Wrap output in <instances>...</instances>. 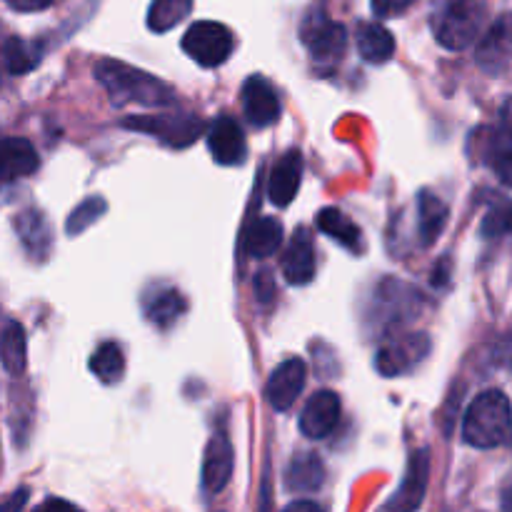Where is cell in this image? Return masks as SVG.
Instances as JSON below:
<instances>
[{
  "label": "cell",
  "mask_w": 512,
  "mask_h": 512,
  "mask_svg": "<svg viewBox=\"0 0 512 512\" xmlns=\"http://www.w3.org/2000/svg\"><path fill=\"white\" fill-rule=\"evenodd\" d=\"M40 55L33 43H25L18 35H8L3 43V73L25 75L38 65Z\"/></svg>",
  "instance_id": "83f0119b"
},
{
  "label": "cell",
  "mask_w": 512,
  "mask_h": 512,
  "mask_svg": "<svg viewBox=\"0 0 512 512\" xmlns=\"http://www.w3.org/2000/svg\"><path fill=\"white\" fill-rule=\"evenodd\" d=\"M283 275L290 285H308L315 278V243L308 228H298L283 255Z\"/></svg>",
  "instance_id": "4fadbf2b"
},
{
  "label": "cell",
  "mask_w": 512,
  "mask_h": 512,
  "mask_svg": "<svg viewBox=\"0 0 512 512\" xmlns=\"http://www.w3.org/2000/svg\"><path fill=\"white\" fill-rule=\"evenodd\" d=\"M95 78L108 90L110 103L115 108H123V105L168 108L175 103V90L168 83L120 60H100L95 65Z\"/></svg>",
  "instance_id": "6da1fadb"
},
{
  "label": "cell",
  "mask_w": 512,
  "mask_h": 512,
  "mask_svg": "<svg viewBox=\"0 0 512 512\" xmlns=\"http://www.w3.org/2000/svg\"><path fill=\"white\" fill-rule=\"evenodd\" d=\"M428 473H430V460L428 450H418V453L410 455L408 473H405L403 485L398 488V493L383 505L380 512H415L420 508L425 498V488H428Z\"/></svg>",
  "instance_id": "8fae6325"
},
{
  "label": "cell",
  "mask_w": 512,
  "mask_h": 512,
  "mask_svg": "<svg viewBox=\"0 0 512 512\" xmlns=\"http://www.w3.org/2000/svg\"><path fill=\"white\" fill-rule=\"evenodd\" d=\"M143 310L148 323H153L155 328L160 330H168L183 318L185 310H188V300H185L175 288H160L153 290V293L145 298Z\"/></svg>",
  "instance_id": "ac0fdd59"
},
{
  "label": "cell",
  "mask_w": 512,
  "mask_h": 512,
  "mask_svg": "<svg viewBox=\"0 0 512 512\" xmlns=\"http://www.w3.org/2000/svg\"><path fill=\"white\" fill-rule=\"evenodd\" d=\"M300 183H303V155H300V150H288L273 165V173H270L268 183V198L278 208H285V205H290L295 200Z\"/></svg>",
  "instance_id": "2e32d148"
},
{
  "label": "cell",
  "mask_w": 512,
  "mask_h": 512,
  "mask_svg": "<svg viewBox=\"0 0 512 512\" xmlns=\"http://www.w3.org/2000/svg\"><path fill=\"white\" fill-rule=\"evenodd\" d=\"M283 245V223L278 218H258L245 235V250L250 258H270Z\"/></svg>",
  "instance_id": "cb8c5ba5"
},
{
  "label": "cell",
  "mask_w": 512,
  "mask_h": 512,
  "mask_svg": "<svg viewBox=\"0 0 512 512\" xmlns=\"http://www.w3.org/2000/svg\"><path fill=\"white\" fill-rule=\"evenodd\" d=\"M325 483V468L323 460L315 453H300L290 460L288 470H285V485L293 493H315L323 488Z\"/></svg>",
  "instance_id": "44dd1931"
},
{
  "label": "cell",
  "mask_w": 512,
  "mask_h": 512,
  "mask_svg": "<svg viewBox=\"0 0 512 512\" xmlns=\"http://www.w3.org/2000/svg\"><path fill=\"white\" fill-rule=\"evenodd\" d=\"M50 3H53V0H8L10 8L15 10H43L48 8Z\"/></svg>",
  "instance_id": "836d02e7"
},
{
  "label": "cell",
  "mask_w": 512,
  "mask_h": 512,
  "mask_svg": "<svg viewBox=\"0 0 512 512\" xmlns=\"http://www.w3.org/2000/svg\"><path fill=\"white\" fill-rule=\"evenodd\" d=\"M5 38H8V35L3 33V28H0V73H3V43H5Z\"/></svg>",
  "instance_id": "74e56055"
},
{
  "label": "cell",
  "mask_w": 512,
  "mask_h": 512,
  "mask_svg": "<svg viewBox=\"0 0 512 512\" xmlns=\"http://www.w3.org/2000/svg\"><path fill=\"white\" fill-rule=\"evenodd\" d=\"M478 65L488 75L498 78L510 65V18L508 13L500 15L493 28L485 33L478 45Z\"/></svg>",
  "instance_id": "9a60e30c"
},
{
  "label": "cell",
  "mask_w": 512,
  "mask_h": 512,
  "mask_svg": "<svg viewBox=\"0 0 512 512\" xmlns=\"http://www.w3.org/2000/svg\"><path fill=\"white\" fill-rule=\"evenodd\" d=\"M283 512H323V508L318 503H313V500H295Z\"/></svg>",
  "instance_id": "d590c367"
},
{
  "label": "cell",
  "mask_w": 512,
  "mask_h": 512,
  "mask_svg": "<svg viewBox=\"0 0 512 512\" xmlns=\"http://www.w3.org/2000/svg\"><path fill=\"white\" fill-rule=\"evenodd\" d=\"M0 363L8 370V375H23L28 368V343H25V330L20 323H8L0 333Z\"/></svg>",
  "instance_id": "d4e9b609"
},
{
  "label": "cell",
  "mask_w": 512,
  "mask_h": 512,
  "mask_svg": "<svg viewBox=\"0 0 512 512\" xmlns=\"http://www.w3.org/2000/svg\"><path fill=\"white\" fill-rule=\"evenodd\" d=\"M233 445L225 438V433H218L210 438L208 448H205V460H203V488L208 493H220L225 490V485L230 483V475H233Z\"/></svg>",
  "instance_id": "e0dca14e"
},
{
  "label": "cell",
  "mask_w": 512,
  "mask_h": 512,
  "mask_svg": "<svg viewBox=\"0 0 512 512\" xmlns=\"http://www.w3.org/2000/svg\"><path fill=\"white\" fill-rule=\"evenodd\" d=\"M105 210H108V203H105L103 198H98V195H93V198L83 200V203H80L78 208H75L73 213L68 215V223H65V233H68L70 238H75V235L85 233V230H88L90 225L98 223V220L103 218Z\"/></svg>",
  "instance_id": "f1b7e54d"
},
{
  "label": "cell",
  "mask_w": 512,
  "mask_h": 512,
  "mask_svg": "<svg viewBox=\"0 0 512 512\" xmlns=\"http://www.w3.org/2000/svg\"><path fill=\"white\" fill-rule=\"evenodd\" d=\"M465 443L493 450L510 438V400L503 390H485L468 405L463 418Z\"/></svg>",
  "instance_id": "3957f363"
},
{
  "label": "cell",
  "mask_w": 512,
  "mask_h": 512,
  "mask_svg": "<svg viewBox=\"0 0 512 512\" xmlns=\"http://www.w3.org/2000/svg\"><path fill=\"white\" fill-rule=\"evenodd\" d=\"M488 18V0H433L430 30L445 50H465L478 40Z\"/></svg>",
  "instance_id": "7a4b0ae2"
},
{
  "label": "cell",
  "mask_w": 512,
  "mask_h": 512,
  "mask_svg": "<svg viewBox=\"0 0 512 512\" xmlns=\"http://www.w3.org/2000/svg\"><path fill=\"white\" fill-rule=\"evenodd\" d=\"M448 260H440V263H438V268H435V278H433V283L435 285H445V280H448Z\"/></svg>",
  "instance_id": "8d00e7d4"
},
{
  "label": "cell",
  "mask_w": 512,
  "mask_h": 512,
  "mask_svg": "<svg viewBox=\"0 0 512 512\" xmlns=\"http://www.w3.org/2000/svg\"><path fill=\"white\" fill-rule=\"evenodd\" d=\"M90 370L95 378L105 385H115L123 380L125 373V355L118 343H103L95 348L93 358H90Z\"/></svg>",
  "instance_id": "484cf974"
},
{
  "label": "cell",
  "mask_w": 512,
  "mask_h": 512,
  "mask_svg": "<svg viewBox=\"0 0 512 512\" xmlns=\"http://www.w3.org/2000/svg\"><path fill=\"white\" fill-rule=\"evenodd\" d=\"M508 215H510L508 205H503L500 210H493V213H488V218H485V223H483L485 238H503V235L508 233V228H510Z\"/></svg>",
  "instance_id": "4dcf8cb0"
},
{
  "label": "cell",
  "mask_w": 512,
  "mask_h": 512,
  "mask_svg": "<svg viewBox=\"0 0 512 512\" xmlns=\"http://www.w3.org/2000/svg\"><path fill=\"white\" fill-rule=\"evenodd\" d=\"M305 375H308L305 360L290 358L285 363H280L270 373L268 385H265V398H268V403L275 410H280V413L293 408L295 400L300 398V393L305 388Z\"/></svg>",
  "instance_id": "30bf717a"
},
{
  "label": "cell",
  "mask_w": 512,
  "mask_h": 512,
  "mask_svg": "<svg viewBox=\"0 0 512 512\" xmlns=\"http://www.w3.org/2000/svg\"><path fill=\"white\" fill-rule=\"evenodd\" d=\"M318 228L323 230V233L328 235L330 240H335V243L343 245L345 250H350V253L360 255L365 250L363 230H360L358 225L353 223V220L345 218L343 210H338V208H323V210H320Z\"/></svg>",
  "instance_id": "603a6c76"
},
{
  "label": "cell",
  "mask_w": 512,
  "mask_h": 512,
  "mask_svg": "<svg viewBox=\"0 0 512 512\" xmlns=\"http://www.w3.org/2000/svg\"><path fill=\"white\" fill-rule=\"evenodd\" d=\"M15 233H18L20 243L28 250L30 258L43 260L50 250V228L48 220L43 218L40 210H23L15 218Z\"/></svg>",
  "instance_id": "7402d4cb"
},
{
  "label": "cell",
  "mask_w": 512,
  "mask_h": 512,
  "mask_svg": "<svg viewBox=\"0 0 512 512\" xmlns=\"http://www.w3.org/2000/svg\"><path fill=\"white\" fill-rule=\"evenodd\" d=\"M235 38L223 23L198 20L183 35V50L200 68H218L233 55Z\"/></svg>",
  "instance_id": "5b68a950"
},
{
  "label": "cell",
  "mask_w": 512,
  "mask_h": 512,
  "mask_svg": "<svg viewBox=\"0 0 512 512\" xmlns=\"http://www.w3.org/2000/svg\"><path fill=\"white\" fill-rule=\"evenodd\" d=\"M243 110L245 118L250 120V125L255 128H268V125L278 123L280 118V95L273 88V83L263 78V75H250L243 83Z\"/></svg>",
  "instance_id": "ba28073f"
},
{
  "label": "cell",
  "mask_w": 512,
  "mask_h": 512,
  "mask_svg": "<svg viewBox=\"0 0 512 512\" xmlns=\"http://www.w3.org/2000/svg\"><path fill=\"white\" fill-rule=\"evenodd\" d=\"M428 350H430V340L425 338L423 333H413L408 335V338L390 340L388 345H383V348L378 350V360H375V365H378V370L385 375V378H398V375L408 373V370H413L415 365L423 363Z\"/></svg>",
  "instance_id": "52a82bcc"
},
{
  "label": "cell",
  "mask_w": 512,
  "mask_h": 512,
  "mask_svg": "<svg viewBox=\"0 0 512 512\" xmlns=\"http://www.w3.org/2000/svg\"><path fill=\"white\" fill-rule=\"evenodd\" d=\"M340 413H343V405H340L338 393H333V390H318L305 403L303 413H300V433L310 440L328 438L338 428Z\"/></svg>",
  "instance_id": "9c48e42d"
},
{
  "label": "cell",
  "mask_w": 512,
  "mask_h": 512,
  "mask_svg": "<svg viewBox=\"0 0 512 512\" xmlns=\"http://www.w3.org/2000/svg\"><path fill=\"white\" fill-rule=\"evenodd\" d=\"M370 3H373L375 15H380V18H395V15H403L413 5V0H370Z\"/></svg>",
  "instance_id": "1f68e13d"
},
{
  "label": "cell",
  "mask_w": 512,
  "mask_h": 512,
  "mask_svg": "<svg viewBox=\"0 0 512 512\" xmlns=\"http://www.w3.org/2000/svg\"><path fill=\"white\" fill-rule=\"evenodd\" d=\"M25 500H28V490L25 488L15 490L8 500H3V503H0V512H23Z\"/></svg>",
  "instance_id": "d6a6232c"
},
{
  "label": "cell",
  "mask_w": 512,
  "mask_h": 512,
  "mask_svg": "<svg viewBox=\"0 0 512 512\" xmlns=\"http://www.w3.org/2000/svg\"><path fill=\"white\" fill-rule=\"evenodd\" d=\"M40 158L25 138H0V188L23 180L38 170Z\"/></svg>",
  "instance_id": "5bb4252c"
},
{
  "label": "cell",
  "mask_w": 512,
  "mask_h": 512,
  "mask_svg": "<svg viewBox=\"0 0 512 512\" xmlns=\"http://www.w3.org/2000/svg\"><path fill=\"white\" fill-rule=\"evenodd\" d=\"M193 3L195 0H153L148 10V28L153 33H168L188 18Z\"/></svg>",
  "instance_id": "4316f807"
},
{
  "label": "cell",
  "mask_w": 512,
  "mask_h": 512,
  "mask_svg": "<svg viewBox=\"0 0 512 512\" xmlns=\"http://www.w3.org/2000/svg\"><path fill=\"white\" fill-rule=\"evenodd\" d=\"M498 150H493V168L498 170L500 180L510 183V128H508V103L500 110V130H498Z\"/></svg>",
  "instance_id": "f546056e"
},
{
  "label": "cell",
  "mask_w": 512,
  "mask_h": 512,
  "mask_svg": "<svg viewBox=\"0 0 512 512\" xmlns=\"http://www.w3.org/2000/svg\"><path fill=\"white\" fill-rule=\"evenodd\" d=\"M300 40L318 68H333L348 48V30L328 18L323 8H310L300 23Z\"/></svg>",
  "instance_id": "277c9868"
},
{
  "label": "cell",
  "mask_w": 512,
  "mask_h": 512,
  "mask_svg": "<svg viewBox=\"0 0 512 512\" xmlns=\"http://www.w3.org/2000/svg\"><path fill=\"white\" fill-rule=\"evenodd\" d=\"M355 45L365 63L383 65L395 55V38L385 25L380 23H363L355 33Z\"/></svg>",
  "instance_id": "ffe728a7"
},
{
  "label": "cell",
  "mask_w": 512,
  "mask_h": 512,
  "mask_svg": "<svg viewBox=\"0 0 512 512\" xmlns=\"http://www.w3.org/2000/svg\"><path fill=\"white\" fill-rule=\"evenodd\" d=\"M123 125L155 135L170 148H185V145L195 143L205 128L203 120L195 115H140V118L125 120Z\"/></svg>",
  "instance_id": "8992f818"
},
{
  "label": "cell",
  "mask_w": 512,
  "mask_h": 512,
  "mask_svg": "<svg viewBox=\"0 0 512 512\" xmlns=\"http://www.w3.org/2000/svg\"><path fill=\"white\" fill-rule=\"evenodd\" d=\"M448 205L438 198L430 190H420L418 195V235H420V245L423 248H430L435 240L440 238V233L448 225Z\"/></svg>",
  "instance_id": "d6986e66"
},
{
  "label": "cell",
  "mask_w": 512,
  "mask_h": 512,
  "mask_svg": "<svg viewBox=\"0 0 512 512\" xmlns=\"http://www.w3.org/2000/svg\"><path fill=\"white\" fill-rule=\"evenodd\" d=\"M40 512H83V510H80L78 505L68 503V500L55 498V500H48V503H45V508Z\"/></svg>",
  "instance_id": "e575fe53"
},
{
  "label": "cell",
  "mask_w": 512,
  "mask_h": 512,
  "mask_svg": "<svg viewBox=\"0 0 512 512\" xmlns=\"http://www.w3.org/2000/svg\"><path fill=\"white\" fill-rule=\"evenodd\" d=\"M208 150L215 163L220 165H240L248 155L245 133L230 115H220L208 133Z\"/></svg>",
  "instance_id": "7c38bea8"
}]
</instances>
